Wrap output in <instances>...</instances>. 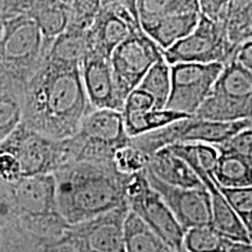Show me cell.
<instances>
[{
  "label": "cell",
  "instance_id": "cell-37",
  "mask_svg": "<svg viewBox=\"0 0 252 252\" xmlns=\"http://www.w3.org/2000/svg\"><path fill=\"white\" fill-rule=\"evenodd\" d=\"M235 59L252 72V40H247L238 46Z\"/></svg>",
  "mask_w": 252,
  "mask_h": 252
},
{
  "label": "cell",
  "instance_id": "cell-23",
  "mask_svg": "<svg viewBox=\"0 0 252 252\" xmlns=\"http://www.w3.org/2000/svg\"><path fill=\"white\" fill-rule=\"evenodd\" d=\"M124 252H176L137 215L128 212L124 228Z\"/></svg>",
  "mask_w": 252,
  "mask_h": 252
},
{
  "label": "cell",
  "instance_id": "cell-9",
  "mask_svg": "<svg viewBox=\"0 0 252 252\" xmlns=\"http://www.w3.org/2000/svg\"><path fill=\"white\" fill-rule=\"evenodd\" d=\"M238 46L230 41L223 24L200 14L197 25L187 36L162 50L168 64L174 63H222L235 59Z\"/></svg>",
  "mask_w": 252,
  "mask_h": 252
},
{
  "label": "cell",
  "instance_id": "cell-3",
  "mask_svg": "<svg viewBox=\"0 0 252 252\" xmlns=\"http://www.w3.org/2000/svg\"><path fill=\"white\" fill-rule=\"evenodd\" d=\"M6 186L12 217L20 228L42 242L64 239L70 225L60 213L54 174L28 176Z\"/></svg>",
  "mask_w": 252,
  "mask_h": 252
},
{
  "label": "cell",
  "instance_id": "cell-6",
  "mask_svg": "<svg viewBox=\"0 0 252 252\" xmlns=\"http://www.w3.org/2000/svg\"><path fill=\"white\" fill-rule=\"evenodd\" d=\"M251 121L217 122L190 116L159 130L131 138V144L150 156L175 144H207L220 146L231 139Z\"/></svg>",
  "mask_w": 252,
  "mask_h": 252
},
{
  "label": "cell",
  "instance_id": "cell-2",
  "mask_svg": "<svg viewBox=\"0 0 252 252\" xmlns=\"http://www.w3.org/2000/svg\"><path fill=\"white\" fill-rule=\"evenodd\" d=\"M54 176L60 213L69 225L126 206L130 175L119 173L113 161L71 162Z\"/></svg>",
  "mask_w": 252,
  "mask_h": 252
},
{
  "label": "cell",
  "instance_id": "cell-31",
  "mask_svg": "<svg viewBox=\"0 0 252 252\" xmlns=\"http://www.w3.org/2000/svg\"><path fill=\"white\" fill-rule=\"evenodd\" d=\"M220 189L238 216L252 243V188L220 187Z\"/></svg>",
  "mask_w": 252,
  "mask_h": 252
},
{
  "label": "cell",
  "instance_id": "cell-8",
  "mask_svg": "<svg viewBox=\"0 0 252 252\" xmlns=\"http://www.w3.org/2000/svg\"><path fill=\"white\" fill-rule=\"evenodd\" d=\"M1 144L13 154L23 178L54 174L72 162L70 138L53 139L20 123Z\"/></svg>",
  "mask_w": 252,
  "mask_h": 252
},
{
  "label": "cell",
  "instance_id": "cell-38",
  "mask_svg": "<svg viewBox=\"0 0 252 252\" xmlns=\"http://www.w3.org/2000/svg\"><path fill=\"white\" fill-rule=\"evenodd\" d=\"M13 219L9 206V198L7 186L0 182V220H6Z\"/></svg>",
  "mask_w": 252,
  "mask_h": 252
},
{
  "label": "cell",
  "instance_id": "cell-39",
  "mask_svg": "<svg viewBox=\"0 0 252 252\" xmlns=\"http://www.w3.org/2000/svg\"><path fill=\"white\" fill-rule=\"evenodd\" d=\"M43 252H77L64 239L58 242H47L43 244Z\"/></svg>",
  "mask_w": 252,
  "mask_h": 252
},
{
  "label": "cell",
  "instance_id": "cell-29",
  "mask_svg": "<svg viewBox=\"0 0 252 252\" xmlns=\"http://www.w3.org/2000/svg\"><path fill=\"white\" fill-rule=\"evenodd\" d=\"M224 27L232 43L244 42L252 27V0H229Z\"/></svg>",
  "mask_w": 252,
  "mask_h": 252
},
{
  "label": "cell",
  "instance_id": "cell-42",
  "mask_svg": "<svg viewBox=\"0 0 252 252\" xmlns=\"http://www.w3.org/2000/svg\"><path fill=\"white\" fill-rule=\"evenodd\" d=\"M52 1H59V2H63V4H68L71 6V0H52Z\"/></svg>",
  "mask_w": 252,
  "mask_h": 252
},
{
  "label": "cell",
  "instance_id": "cell-43",
  "mask_svg": "<svg viewBox=\"0 0 252 252\" xmlns=\"http://www.w3.org/2000/svg\"><path fill=\"white\" fill-rule=\"evenodd\" d=\"M247 40H252V27H251V30L249 31V33L247 35ZM247 40H245V41H247Z\"/></svg>",
  "mask_w": 252,
  "mask_h": 252
},
{
  "label": "cell",
  "instance_id": "cell-34",
  "mask_svg": "<svg viewBox=\"0 0 252 252\" xmlns=\"http://www.w3.org/2000/svg\"><path fill=\"white\" fill-rule=\"evenodd\" d=\"M220 146L243 157L249 162V165L252 167V123L248 127L239 131L231 139Z\"/></svg>",
  "mask_w": 252,
  "mask_h": 252
},
{
  "label": "cell",
  "instance_id": "cell-20",
  "mask_svg": "<svg viewBox=\"0 0 252 252\" xmlns=\"http://www.w3.org/2000/svg\"><path fill=\"white\" fill-rule=\"evenodd\" d=\"M36 24L43 39L52 43L67 30L71 17V6L52 0H36L27 13Z\"/></svg>",
  "mask_w": 252,
  "mask_h": 252
},
{
  "label": "cell",
  "instance_id": "cell-27",
  "mask_svg": "<svg viewBox=\"0 0 252 252\" xmlns=\"http://www.w3.org/2000/svg\"><path fill=\"white\" fill-rule=\"evenodd\" d=\"M45 243L20 228L13 219L0 220V252H43Z\"/></svg>",
  "mask_w": 252,
  "mask_h": 252
},
{
  "label": "cell",
  "instance_id": "cell-40",
  "mask_svg": "<svg viewBox=\"0 0 252 252\" xmlns=\"http://www.w3.org/2000/svg\"><path fill=\"white\" fill-rule=\"evenodd\" d=\"M226 252H252V243L244 242H231Z\"/></svg>",
  "mask_w": 252,
  "mask_h": 252
},
{
  "label": "cell",
  "instance_id": "cell-28",
  "mask_svg": "<svg viewBox=\"0 0 252 252\" xmlns=\"http://www.w3.org/2000/svg\"><path fill=\"white\" fill-rule=\"evenodd\" d=\"M140 24L180 13H200L197 0H137Z\"/></svg>",
  "mask_w": 252,
  "mask_h": 252
},
{
  "label": "cell",
  "instance_id": "cell-30",
  "mask_svg": "<svg viewBox=\"0 0 252 252\" xmlns=\"http://www.w3.org/2000/svg\"><path fill=\"white\" fill-rule=\"evenodd\" d=\"M23 121V94L0 84V143Z\"/></svg>",
  "mask_w": 252,
  "mask_h": 252
},
{
  "label": "cell",
  "instance_id": "cell-33",
  "mask_svg": "<svg viewBox=\"0 0 252 252\" xmlns=\"http://www.w3.org/2000/svg\"><path fill=\"white\" fill-rule=\"evenodd\" d=\"M102 5V0H71V17L68 26L88 30Z\"/></svg>",
  "mask_w": 252,
  "mask_h": 252
},
{
  "label": "cell",
  "instance_id": "cell-11",
  "mask_svg": "<svg viewBox=\"0 0 252 252\" xmlns=\"http://www.w3.org/2000/svg\"><path fill=\"white\" fill-rule=\"evenodd\" d=\"M223 67L222 63L171 64V91L166 109L194 116L212 91Z\"/></svg>",
  "mask_w": 252,
  "mask_h": 252
},
{
  "label": "cell",
  "instance_id": "cell-4",
  "mask_svg": "<svg viewBox=\"0 0 252 252\" xmlns=\"http://www.w3.org/2000/svg\"><path fill=\"white\" fill-rule=\"evenodd\" d=\"M49 46L27 14L6 19L0 40V84L23 94Z\"/></svg>",
  "mask_w": 252,
  "mask_h": 252
},
{
  "label": "cell",
  "instance_id": "cell-12",
  "mask_svg": "<svg viewBox=\"0 0 252 252\" xmlns=\"http://www.w3.org/2000/svg\"><path fill=\"white\" fill-rule=\"evenodd\" d=\"M162 55L144 31L131 34L110 55V65L115 83L123 98L135 89L152 64Z\"/></svg>",
  "mask_w": 252,
  "mask_h": 252
},
{
  "label": "cell",
  "instance_id": "cell-13",
  "mask_svg": "<svg viewBox=\"0 0 252 252\" xmlns=\"http://www.w3.org/2000/svg\"><path fill=\"white\" fill-rule=\"evenodd\" d=\"M127 206L70 225L64 236L77 252H124V228Z\"/></svg>",
  "mask_w": 252,
  "mask_h": 252
},
{
  "label": "cell",
  "instance_id": "cell-1",
  "mask_svg": "<svg viewBox=\"0 0 252 252\" xmlns=\"http://www.w3.org/2000/svg\"><path fill=\"white\" fill-rule=\"evenodd\" d=\"M94 108L82 82L80 65L47 59L23 93V123L37 133L67 139L80 130Z\"/></svg>",
  "mask_w": 252,
  "mask_h": 252
},
{
  "label": "cell",
  "instance_id": "cell-15",
  "mask_svg": "<svg viewBox=\"0 0 252 252\" xmlns=\"http://www.w3.org/2000/svg\"><path fill=\"white\" fill-rule=\"evenodd\" d=\"M146 176L151 187L168 206L184 230L212 224V201L206 187L181 188L163 184L149 169Z\"/></svg>",
  "mask_w": 252,
  "mask_h": 252
},
{
  "label": "cell",
  "instance_id": "cell-44",
  "mask_svg": "<svg viewBox=\"0 0 252 252\" xmlns=\"http://www.w3.org/2000/svg\"><path fill=\"white\" fill-rule=\"evenodd\" d=\"M178 252H187V251H186V250H185V249H184V248H182V249H181V250H179Z\"/></svg>",
  "mask_w": 252,
  "mask_h": 252
},
{
  "label": "cell",
  "instance_id": "cell-5",
  "mask_svg": "<svg viewBox=\"0 0 252 252\" xmlns=\"http://www.w3.org/2000/svg\"><path fill=\"white\" fill-rule=\"evenodd\" d=\"M194 116L217 122H252V72L236 59L229 61Z\"/></svg>",
  "mask_w": 252,
  "mask_h": 252
},
{
  "label": "cell",
  "instance_id": "cell-14",
  "mask_svg": "<svg viewBox=\"0 0 252 252\" xmlns=\"http://www.w3.org/2000/svg\"><path fill=\"white\" fill-rule=\"evenodd\" d=\"M140 31L143 28L137 11L117 2L100 6L88 28L89 52L110 58L116 47L131 34Z\"/></svg>",
  "mask_w": 252,
  "mask_h": 252
},
{
  "label": "cell",
  "instance_id": "cell-16",
  "mask_svg": "<svg viewBox=\"0 0 252 252\" xmlns=\"http://www.w3.org/2000/svg\"><path fill=\"white\" fill-rule=\"evenodd\" d=\"M88 99L94 109H111L122 112L125 99L117 89L110 58L89 52L80 64Z\"/></svg>",
  "mask_w": 252,
  "mask_h": 252
},
{
  "label": "cell",
  "instance_id": "cell-22",
  "mask_svg": "<svg viewBox=\"0 0 252 252\" xmlns=\"http://www.w3.org/2000/svg\"><path fill=\"white\" fill-rule=\"evenodd\" d=\"M88 53V30L68 26L67 30L50 43L46 58L67 64L80 65Z\"/></svg>",
  "mask_w": 252,
  "mask_h": 252
},
{
  "label": "cell",
  "instance_id": "cell-7",
  "mask_svg": "<svg viewBox=\"0 0 252 252\" xmlns=\"http://www.w3.org/2000/svg\"><path fill=\"white\" fill-rule=\"evenodd\" d=\"M72 162L112 161L116 151L131 144L122 112L111 109H93L81 127L70 137Z\"/></svg>",
  "mask_w": 252,
  "mask_h": 252
},
{
  "label": "cell",
  "instance_id": "cell-17",
  "mask_svg": "<svg viewBox=\"0 0 252 252\" xmlns=\"http://www.w3.org/2000/svg\"><path fill=\"white\" fill-rule=\"evenodd\" d=\"M190 168L198 176V179H200L210 195L213 214L212 225L215 226L230 241L251 243L243 224H242L238 216L236 215L234 209L229 204L228 200L222 194L219 185L214 180L212 173L206 172L200 166H190Z\"/></svg>",
  "mask_w": 252,
  "mask_h": 252
},
{
  "label": "cell",
  "instance_id": "cell-41",
  "mask_svg": "<svg viewBox=\"0 0 252 252\" xmlns=\"http://www.w3.org/2000/svg\"><path fill=\"white\" fill-rule=\"evenodd\" d=\"M4 23H5V17L4 14H2L1 9H0V40H1L2 31H4Z\"/></svg>",
  "mask_w": 252,
  "mask_h": 252
},
{
  "label": "cell",
  "instance_id": "cell-24",
  "mask_svg": "<svg viewBox=\"0 0 252 252\" xmlns=\"http://www.w3.org/2000/svg\"><path fill=\"white\" fill-rule=\"evenodd\" d=\"M126 133L130 138L159 130L180 119L190 117L186 113L169 109H152L140 112H122Z\"/></svg>",
  "mask_w": 252,
  "mask_h": 252
},
{
  "label": "cell",
  "instance_id": "cell-21",
  "mask_svg": "<svg viewBox=\"0 0 252 252\" xmlns=\"http://www.w3.org/2000/svg\"><path fill=\"white\" fill-rule=\"evenodd\" d=\"M219 158L212 175L220 187L252 188V167L239 154L216 146Z\"/></svg>",
  "mask_w": 252,
  "mask_h": 252
},
{
  "label": "cell",
  "instance_id": "cell-36",
  "mask_svg": "<svg viewBox=\"0 0 252 252\" xmlns=\"http://www.w3.org/2000/svg\"><path fill=\"white\" fill-rule=\"evenodd\" d=\"M200 14L224 25L229 0H197Z\"/></svg>",
  "mask_w": 252,
  "mask_h": 252
},
{
  "label": "cell",
  "instance_id": "cell-19",
  "mask_svg": "<svg viewBox=\"0 0 252 252\" xmlns=\"http://www.w3.org/2000/svg\"><path fill=\"white\" fill-rule=\"evenodd\" d=\"M200 13L189 12L162 17L140 24L147 36L161 50L168 49L178 41L187 36L197 25Z\"/></svg>",
  "mask_w": 252,
  "mask_h": 252
},
{
  "label": "cell",
  "instance_id": "cell-10",
  "mask_svg": "<svg viewBox=\"0 0 252 252\" xmlns=\"http://www.w3.org/2000/svg\"><path fill=\"white\" fill-rule=\"evenodd\" d=\"M128 210L178 252L182 249L185 230L161 196L151 187L146 171L130 175L125 188Z\"/></svg>",
  "mask_w": 252,
  "mask_h": 252
},
{
  "label": "cell",
  "instance_id": "cell-26",
  "mask_svg": "<svg viewBox=\"0 0 252 252\" xmlns=\"http://www.w3.org/2000/svg\"><path fill=\"white\" fill-rule=\"evenodd\" d=\"M232 241L212 224L186 230L182 248L187 252H226Z\"/></svg>",
  "mask_w": 252,
  "mask_h": 252
},
{
  "label": "cell",
  "instance_id": "cell-32",
  "mask_svg": "<svg viewBox=\"0 0 252 252\" xmlns=\"http://www.w3.org/2000/svg\"><path fill=\"white\" fill-rule=\"evenodd\" d=\"M150 160V154L132 144H128L116 151L112 161L119 173L125 175H133L146 171L149 168Z\"/></svg>",
  "mask_w": 252,
  "mask_h": 252
},
{
  "label": "cell",
  "instance_id": "cell-35",
  "mask_svg": "<svg viewBox=\"0 0 252 252\" xmlns=\"http://www.w3.org/2000/svg\"><path fill=\"white\" fill-rule=\"evenodd\" d=\"M154 108V99L146 91L135 88L126 97L124 109L122 112H140L149 111Z\"/></svg>",
  "mask_w": 252,
  "mask_h": 252
},
{
  "label": "cell",
  "instance_id": "cell-25",
  "mask_svg": "<svg viewBox=\"0 0 252 252\" xmlns=\"http://www.w3.org/2000/svg\"><path fill=\"white\" fill-rule=\"evenodd\" d=\"M137 88L152 96L154 108H166L171 91V64L167 63L162 55L153 63Z\"/></svg>",
  "mask_w": 252,
  "mask_h": 252
},
{
  "label": "cell",
  "instance_id": "cell-18",
  "mask_svg": "<svg viewBox=\"0 0 252 252\" xmlns=\"http://www.w3.org/2000/svg\"><path fill=\"white\" fill-rule=\"evenodd\" d=\"M147 169L166 185L181 188L204 187L188 163L175 156L168 147L159 150L151 156Z\"/></svg>",
  "mask_w": 252,
  "mask_h": 252
},
{
  "label": "cell",
  "instance_id": "cell-45",
  "mask_svg": "<svg viewBox=\"0 0 252 252\" xmlns=\"http://www.w3.org/2000/svg\"><path fill=\"white\" fill-rule=\"evenodd\" d=\"M103 1H105V0H102V2H103ZM100 6H102V5H100Z\"/></svg>",
  "mask_w": 252,
  "mask_h": 252
}]
</instances>
